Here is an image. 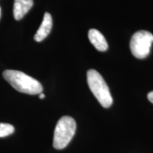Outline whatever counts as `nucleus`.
I'll use <instances>...</instances> for the list:
<instances>
[{
	"label": "nucleus",
	"instance_id": "obj_1",
	"mask_svg": "<svg viewBox=\"0 0 153 153\" xmlns=\"http://www.w3.org/2000/svg\"><path fill=\"white\" fill-rule=\"evenodd\" d=\"M3 77L20 92L27 94H40L43 91V87L38 80L18 70H7L4 71Z\"/></svg>",
	"mask_w": 153,
	"mask_h": 153
},
{
	"label": "nucleus",
	"instance_id": "obj_2",
	"mask_svg": "<svg viewBox=\"0 0 153 153\" xmlns=\"http://www.w3.org/2000/svg\"><path fill=\"white\" fill-rule=\"evenodd\" d=\"M87 79L89 89L101 106L104 108L111 106L113 98L109 88L102 76L97 70L91 69L88 70Z\"/></svg>",
	"mask_w": 153,
	"mask_h": 153
},
{
	"label": "nucleus",
	"instance_id": "obj_3",
	"mask_svg": "<svg viewBox=\"0 0 153 153\" xmlns=\"http://www.w3.org/2000/svg\"><path fill=\"white\" fill-rule=\"evenodd\" d=\"M76 122L70 116H62L57 121L54 131L53 147L57 150H62L72 140L76 131Z\"/></svg>",
	"mask_w": 153,
	"mask_h": 153
},
{
	"label": "nucleus",
	"instance_id": "obj_4",
	"mask_svg": "<svg viewBox=\"0 0 153 153\" xmlns=\"http://www.w3.org/2000/svg\"><path fill=\"white\" fill-rule=\"evenodd\" d=\"M153 35L147 30H139L133 34L130 42L131 53L137 59H144L150 54Z\"/></svg>",
	"mask_w": 153,
	"mask_h": 153
},
{
	"label": "nucleus",
	"instance_id": "obj_5",
	"mask_svg": "<svg viewBox=\"0 0 153 153\" xmlns=\"http://www.w3.org/2000/svg\"><path fill=\"white\" fill-rule=\"evenodd\" d=\"M53 26V19L51 15L49 13H45L43 16V22H42L41 26L34 36V40L37 42H41L43 41L52 29Z\"/></svg>",
	"mask_w": 153,
	"mask_h": 153
},
{
	"label": "nucleus",
	"instance_id": "obj_6",
	"mask_svg": "<svg viewBox=\"0 0 153 153\" xmlns=\"http://www.w3.org/2000/svg\"><path fill=\"white\" fill-rule=\"evenodd\" d=\"M33 5V0H14V19L19 21L28 12Z\"/></svg>",
	"mask_w": 153,
	"mask_h": 153
},
{
	"label": "nucleus",
	"instance_id": "obj_7",
	"mask_svg": "<svg viewBox=\"0 0 153 153\" xmlns=\"http://www.w3.org/2000/svg\"><path fill=\"white\" fill-rule=\"evenodd\" d=\"M89 41L95 48L99 51H106L108 49V43L104 36L97 29H90L88 33Z\"/></svg>",
	"mask_w": 153,
	"mask_h": 153
},
{
	"label": "nucleus",
	"instance_id": "obj_8",
	"mask_svg": "<svg viewBox=\"0 0 153 153\" xmlns=\"http://www.w3.org/2000/svg\"><path fill=\"white\" fill-rule=\"evenodd\" d=\"M14 132V127L9 123H0V137L11 135Z\"/></svg>",
	"mask_w": 153,
	"mask_h": 153
},
{
	"label": "nucleus",
	"instance_id": "obj_9",
	"mask_svg": "<svg viewBox=\"0 0 153 153\" xmlns=\"http://www.w3.org/2000/svg\"><path fill=\"white\" fill-rule=\"evenodd\" d=\"M148 98L149 99V101H150L151 103H152V104H153V91H150V92L148 94Z\"/></svg>",
	"mask_w": 153,
	"mask_h": 153
},
{
	"label": "nucleus",
	"instance_id": "obj_10",
	"mask_svg": "<svg viewBox=\"0 0 153 153\" xmlns=\"http://www.w3.org/2000/svg\"><path fill=\"white\" fill-rule=\"evenodd\" d=\"M39 98L41 99H44V98H45V94H43V93H41L39 94Z\"/></svg>",
	"mask_w": 153,
	"mask_h": 153
},
{
	"label": "nucleus",
	"instance_id": "obj_11",
	"mask_svg": "<svg viewBox=\"0 0 153 153\" xmlns=\"http://www.w3.org/2000/svg\"><path fill=\"white\" fill-rule=\"evenodd\" d=\"M0 18H1V8H0Z\"/></svg>",
	"mask_w": 153,
	"mask_h": 153
}]
</instances>
